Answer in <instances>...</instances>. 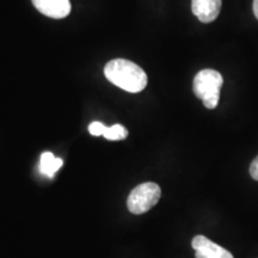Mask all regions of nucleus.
<instances>
[{"mask_svg": "<svg viewBox=\"0 0 258 258\" xmlns=\"http://www.w3.org/2000/svg\"><path fill=\"white\" fill-rule=\"evenodd\" d=\"M253 14L254 17L258 19V0H253Z\"/></svg>", "mask_w": 258, "mask_h": 258, "instance_id": "9b49d317", "label": "nucleus"}, {"mask_svg": "<svg viewBox=\"0 0 258 258\" xmlns=\"http://www.w3.org/2000/svg\"><path fill=\"white\" fill-rule=\"evenodd\" d=\"M31 2L41 14L50 18H64L71 12L70 0H31Z\"/></svg>", "mask_w": 258, "mask_h": 258, "instance_id": "39448f33", "label": "nucleus"}, {"mask_svg": "<svg viewBox=\"0 0 258 258\" xmlns=\"http://www.w3.org/2000/svg\"><path fill=\"white\" fill-rule=\"evenodd\" d=\"M191 10L200 22L212 23L220 14L221 0H192Z\"/></svg>", "mask_w": 258, "mask_h": 258, "instance_id": "423d86ee", "label": "nucleus"}, {"mask_svg": "<svg viewBox=\"0 0 258 258\" xmlns=\"http://www.w3.org/2000/svg\"><path fill=\"white\" fill-rule=\"evenodd\" d=\"M63 165V161L61 158L54 157L53 153L50 152H43L41 154L40 159V172L42 175L47 176L48 178H53L54 175L56 173V171Z\"/></svg>", "mask_w": 258, "mask_h": 258, "instance_id": "0eeeda50", "label": "nucleus"}, {"mask_svg": "<svg viewBox=\"0 0 258 258\" xmlns=\"http://www.w3.org/2000/svg\"><path fill=\"white\" fill-rule=\"evenodd\" d=\"M160 186L157 183L146 182L132 190L127 200V207L133 214L140 215L152 209L159 202Z\"/></svg>", "mask_w": 258, "mask_h": 258, "instance_id": "7ed1b4c3", "label": "nucleus"}, {"mask_svg": "<svg viewBox=\"0 0 258 258\" xmlns=\"http://www.w3.org/2000/svg\"><path fill=\"white\" fill-rule=\"evenodd\" d=\"M104 76L117 88L131 93L143 91L147 85L145 71L137 63L125 59L109 61L104 67Z\"/></svg>", "mask_w": 258, "mask_h": 258, "instance_id": "f257e3e1", "label": "nucleus"}, {"mask_svg": "<svg viewBox=\"0 0 258 258\" xmlns=\"http://www.w3.org/2000/svg\"><path fill=\"white\" fill-rule=\"evenodd\" d=\"M224 78L215 70H202L194 78L192 90L207 109H215L220 99V90Z\"/></svg>", "mask_w": 258, "mask_h": 258, "instance_id": "f03ea898", "label": "nucleus"}, {"mask_svg": "<svg viewBox=\"0 0 258 258\" xmlns=\"http://www.w3.org/2000/svg\"><path fill=\"white\" fill-rule=\"evenodd\" d=\"M191 246L195 250V258H234L230 251L213 243L205 235L194 237Z\"/></svg>", "mask_w": 258, "mask_h": 258, "instance_id": "20e7f679", "label": "nucleus"}, {"mask_svg": "<svg viewBox=\"0 0 258 258\" xmlns=\"http://www.w3.org/2000/svg\"><path fill=\"white\" fill-rule=\"evenodd\" d=\"M250 175L254 180H258V156L254 158L250 165Z\"/></svg>", "mask_w": 258, "mask_h": 258, "instance_id": "9d476101", "label": "nucleus"}, {"mask_svg": "<svg viewBox=\"0 0 258 258\" xmlns=\"http://www.w3.org/2000/svg\"><path fill=\"white\" fill-rule=\"evenodd\" d=\"M103 127H104V124L101 123V122H92V123L89 125L90 134L95 135V137H101L103 133Z\"/></svg>", "mask_w": 258, "mask_h": 258, "instance_id": "1a4fd4ad", "label": "nucleus"}, {"mask_svg": "<svg viewBox=\"0 0 258 258\" xmlns=\"http://www.w3.org/2000/svg\"><path fill=\"white\" fill-rule=\"evenodd\" d=\"M103 137L106 140L117 141V140H124L128 137V131L122 124H114L111 127H103Z\"/></svg>", "mask_w": 258, "mask_h": 258, "instance_id": "6e6552de", "label": "nucleus"}]
</instances>
